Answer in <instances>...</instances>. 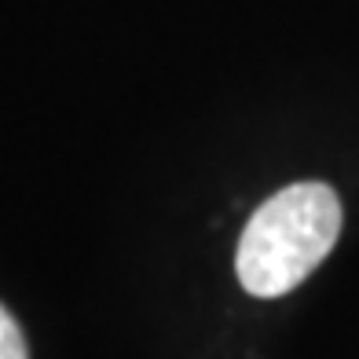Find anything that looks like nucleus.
<instances>
[{
    "mask_svg": "<svg viewBox=\"0 0 359 359\" xmlns=\"http://www.w3.org/2000/svg\"><path fill=\"white\" fill-rule=\"evenodd\" d=\"M0 359H29L26 355V337L19 330V323H15L4 308H0Z\"/></svg>",
    "mask_w": 359,
    "mask_h": 359,
    "instance_id": "2",
    "label": "nucleus"
},
{
    "mask_svg": "<svg viewBox=\"0 0 359 359\" xmlns=\"http://www.w3.org/2000/svg\"><path fill=\"white\" fill-rule=\"evenodd\" d=\"M341 235V202L326 184H290L250 217L235 271L253 297H283L312 275Z\"/></svg>",
    "mask_w": 359,
    "mask_h": 359,
    "instance_id": "1",
    "label": "nucleus"
}]
</instances>
